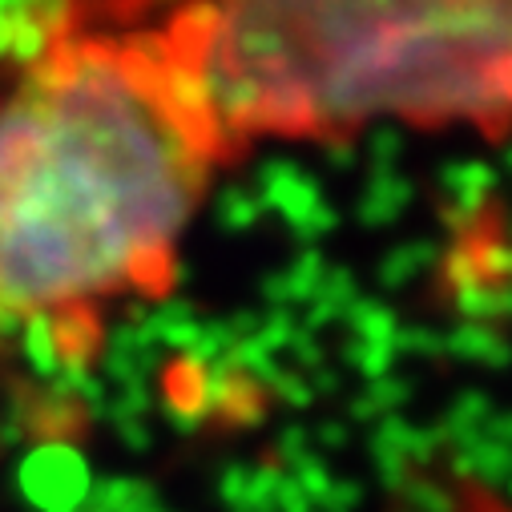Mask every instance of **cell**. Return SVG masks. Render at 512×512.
Returning a JSON list of instances; mask_svg holds the SVG:
<instances>
[{
    "label": "cell",
    "instance_id": "2",
    "mask_svg": "<svg viewBox=\"0 0 512 512\" xmlns=\"http://www.w3.org/2000/svg\"><path fill=\"white\" fill-rule=\"evenodd\" d=\"M150 25L230 162L371 121L512 130V0H166Z\"/></svg>",
    "mask_w": 512,
    "mask_h": 512
},
{
    "label": "cell",
    "instance_id": "1",
    "mask_svg": "<svg viewBox=\"0 0 512 512\" xmlns=\"http://www.w3.org/2000/svg\"><path fill=\"white\" fill-rule=\"evenodd\" d=\"M226 162L150 21L57 33L0 93V323L166 295Z\"/></svg>",
    "mask_w": 512,
    "mask_h": 512
},
{
    "label": "cell",
    "instance_id": "3",
    "mask_svg": "<svg viewBox=\"0 0 512 512\" xmlns=\"http://www.w3.org/2000/svg\"><path fill=\"white\" fill-rule=\"evenodd\" d=\"M5 331H9V327H5V323H0V339H5Z\"/></svg>",
    "mask_w": 512,
    "mask_h": 512
}]
</instances>
